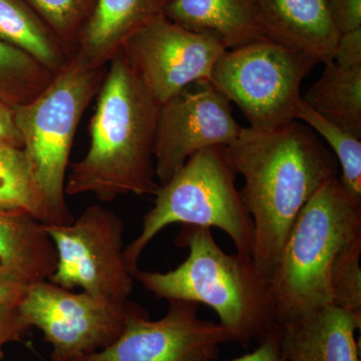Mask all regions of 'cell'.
Masks as SVG:
<instances>
[{
    "label": "cell",
    "mask_w": 361,
    "mask_h": 361,
    "mask_svg": "<svg viewBox=\"0 0 361 361\" xmlns=\"http://www.w3.org/2000/svg\"><path fill=\"white\" fill-rule=\"evenodd\" d=\"M108 66L89 126L90 148L71 164L66 194H92L103 202L155 195L160 187L154 148L161 106L123 52Z\"/></svg>",
    "instance_id": "obj_2"
},
{
    "label": "cell",
    "mask_w": 361,
    "mask_h": 361,
    "mask_svg": "<svg viewBox=\"0 0 361 361\" xmlns=\"http://www.w3.org/2000/svg\"><path fill=\"white\" fill-rule=\"evenodd\" d=\"M225 156L244 179L240 195L253 222L252 261L271 279L301 209L325 182L338 177L336 157L298 120L274 130L243 128L225 147Z\"/></svg>",
    "instance_id": "obj_1"
},
{
    "label": "cell",
    "mask_w": 361,
    "mask_h": 361,
    "mask_svg": "<svg viewBox=\"0 0 361 361\" xmlns=\"http://www.w3.org/2000/svg\"><path fill=\"white\" fill-rule=\"evenodd\" d=\"M171 0H94L73 54L92 68H106L128 40L164 14Z\"/></svg>",
    "instance_id": "obj_15"
},
{
    "label": "cell",
    "mask_w": 361,
    "mask_h": 361,
    "mask_svg": "<svg viewBox=\"0 0 361 361\" xmlns=\"http://www.w3.org/2000/svg\"><path fill=\"white\" fill-rule=\"evenodd\" d=\"M54 73L26 52L0 39V101L11 108L39 96Z\"/></svg>",
    "instance_id": "obj_21"
},
{
    "label": "cell",
    "mask_w": 361,
    "mask_h": 361,
    "mask_svg": "<svg viewBox=\"0 0 361 361\" xmlns=\"http://www.w3.org/2000/svg\"><path fill=\"white\" fill-rule=\"evenodd\" d=\"M139 305L129 299L116 302L75 293L42 280L28 284L18 308L51 346V361H78L111 345Z\"/></svg>",
    "instance_id": "obj_9"
},
{
    "label": "cell",
    "mask_w": 361,
    "mask_h": 361,
    "mask_svg": "<svg viewBox=\"0 0 361 361\" xmlns=\"http://www.w3.org/2000/svg\"><path fill=\"white\" fill-rule=\"evenodd\" d=\"M329 7L341 35L361 30V0H329Z\"/></svg>",
    "instance_id": "obj_25"
},
{
    "label": "cell",
    "mask_w": 361,
    "mask_h": 361,
    "mask_svg": "<svg viewBox=\"0 0 361 361\" xmlns=\"http://www.w3.org/2000/svg\"><path fill=\"white\" fill-rule=\"evenodd\" d=\"M283 361H360L355 334L361 319L323 306L278 323Z\"/></svg>",
    "instance_id": "obj_13"
},
{
    "label": "cell",
    "mask_w": 361,
    "mask_h": 361,
    "mask_svg": "<svg viewBox=\"0 0 361 361\" xmlns=\"http://www.w3.org/2000/svg\"><path fill=\"white\" fill-rule=\"evenodd\" d=\"M56 259L44 224L32 214L0 210V264L32 283L49 279Z\"/></svg>",
    "instance_id": "obj_17"
},
{
    "label": "cell",
    "mask_w": 361,
    "mask_h": 361,
    "mask_svg": "<svg viewBox=\"0 0 361 361\" xmlns=\"http://www.w3.org/2000/svg\"><path fill=\"white\" fill-rule=\"evenodd\" d=\"M361 235V200L331 178L301 209L270 279L277 323L330 305L337 256Z\"/></svg>",
    "instance_id": "obj_4"
},
{
    "label": "cell",
    "mask_w": 361,
    "mask_h": 361,
    "mask_svg": "<svg viewBox=\"0 0 361 361\" xmlns=\"http://www.w3.org/2000/svg\"><path fill=\"white\" fill-rule=\"evenodd\" d=\"M0 39L30 54L54 75L71 58L25 0H0Z\"/></svg>",
    "instance_id": "obj_19"
},
{
    "label": "cell",
    "mask_w": 361,
    "mask_h": 361,
    "mask_svg": "<svg viewBox=\"0 0 361 361\" xmlns=\"http://www.w3.org/2000/svg\"><path fill=\"white\" fill-rule=\"evenodd\" d=\"M106 73V66L92 68L71 54L39 96L14 109L23 149L44 201V225H68L75 219L66 199L71 148Z\"/></svg>",
    "instance_id": "obj_5"
},
{
    "label": "cell",
    "mask_w": 361,
    "mask_h": 361,
    "mask_svg": "<svg viewBox=\"0 0 361 361\" xmlns=\"http://www.w3.org/2000/svg\"><path fill=\"white\" fill-rule=\"evenodd\" d=\"M71 56L94 0H25Z\"/></svg>",
    "instance_id": "obj_23"
},
{
    "label": "cell",
    "mask_w": 361,
    "mask_h": 361,
    "mask_svg": "<svg viewBox=\"0 0 361 361\" xmlns=\"http://www.w3.org/2000/svg\"><path fill=\"white\" fill-rule=\"evenodd\" d=\"M296 120L302 121L329 142L341 165V175L338 176V179L342 186L349 194L361 200V137L329 122L312 110L303 99L299 104Z\"/></svg>",
    "instance_id": "obj_22"
},
{
    "label": "cell",
    "mask_w": 361,
    "mask_h": 361,
    "mask_svg": "<svg viewBox=\"0 0 361 361\" xmlns=\"http://www.w3.org/2000/svg\"><path fill=\"white\" fill-rule=\"evenodd\" d=\"M175 242L189 251L184 262L167 272L137 268L135 280L158 299L209 306L243 348L262 341L278 324L269 278L249 256L226 253L211 228L183 225Z\"/></svg>",
    "instance_id": "obj_3"
},
{
    "label": "cell",
    "mask_w": 361,
    "mask_h": 361,
    "mask_svg": "<svg viewBox=\"0 0 361 361\" xmlns=\"http://www.w3.org/2000/svg\"><path fill=\"white\" fill-rule=\"evenodd\" d=\"M319 63L312 56L270 39L227 49L210 82L238 106L251 129L274 130L296 120L304 78Z\"/></svg>",
    "instance_id": "obj_7"
},
{
    "label": "cell",
    "mask_w": 361,
    "mask_h": 361,
    "mask_svg": "<svg viewBox=\"0 0 361 361\" xmlns=\"http://www.w3.org/2000/svg\"><path fill=\"white\" fill-rule=\"evenodd\" d=\"M56 252L49 281L82 288L104 300L122 302L134 289V273L125 259V223L114 211L90 205L68 225H44Z\"/></svg>",
    "instance_id": "obj_8"
},
{
    "label": "cell",
    "mask_w": 361,
    "mask_h": 361,
    "mask_svg": "<svg viewBox=\"0 0 361 361\" xmlns=\"http://www.w3.org/2000/svg\"><path fill=\"white\" fill-rule=\"evenodd\" d=\"M164 14L187 30L217 35L227 49L268 39L255 0H171Z\"/></svg>",
    "instance_id": "obj_16"
},
{
    "label": "cell",
    "mask_w": 361,
    "mask_h": 361,
    "mask_svg": "<svg viewBox=\"0 0 361 361\" xmlns=\"http://www.w3.org/2000/svg\"><path fill=\"white\" fill-rule=\"evenodd\" d=\"M242 130L229 99L210 82L190 85L160 108L154 148L159 185L202 149L232 144Z\"/></svg>",
    "instance_id": "obj_12"
},
{
    "label": "cell",
    "mask_w": 361,
    "mask_h": 361,
    "mask_svg": "<svg viewBox=\"0 0 361 361\" xmlns=\"http://www.w3.org/2000/svg\"><path fill=\"white\" fill-rule=\"evenodd\" d=\"M334 61L339 65L361 66V30L341 35Z\"/></svg>",
    "instance_id": "obj_28"
},
{
    "label": "cell",
    "mask_w": 361,
    "mask_h": 361,
    "mask_svg": "<svg viewBox=\"0 0 361 361\" xmlns=\"http://www.w3.org/2000/svg\"><path fill=\"white\" fill-rule=\"evenodd\" d=\"M0 145L23 148V137L16 125L14 109L0 101Z\"/></svg>",
    "instance_id": "obj_30"
},
{
    "label": "cell",
    "mask_w": 361,
    "mask_h": 361,
    "mask_svg": "<svg viewBox=\"0 0 361 361\" xmlns=\"http://www.w3.org/2000/svg\"><path fill=\"white\" fill-rule=\"evenodd\" d=\"M32 329L23 319L18 306L0 307V349L6 343L20 341Z\"/></svg>",
    "instance_id": "obj_26"
},
{
    "label": "cell",
    "mask_w": 361,
    "mask_h": 361,
    "mask_svg": "<svg viewBox=\"0 0 361 361\" xmlns=\"http://www.w3.org/2000/svg\"><path fill=\"white\" fill-rule=\"evenodd\" d=\"M255 6L268 39L319 63L334 61L341 33L330 16L329 0H255Z\"/></svg>",
    "instance_id": "obj_14"
},
{
    "label": "cell",
    "mask_w": 361,
    "mask_h": 361,
    "mask_svg": "<svg viewBox=\"0 0 361 361\" xmlns=\"http://www.w3.org/2000/svg\"><path fill=\"white\" fill-rule=\"evenodd\" d=\"M28 284L20 274L0 264V307L18 306L25 295Z\"/></svg>",
    "instance_id": "obj_27"
},
{
    "label": "cell",
    "mask_w": 361,
    "mask_h": 361,
    "mask_svg": "<svg viewBox=\"0 0 361 361\" xmlns=\"http://www.w3.org/2000/svg\"><path fill=\"white\" fill-rule=\"evenodd\" d=\"M226 51L217 35L187 30L161 14L133 35L122 52L161 106L190 85L210 82L214 66Z\"/></svg>",
    "instance_id": "obj_10"
},
{
    "label": "cell",
    "mask_w": 361,
    "mask_h": 361,
    "mask_svg": "<svg viewBox=\"0 0 361 361\" xmlns=\"http://www.w3.org/2000/svg\"><path fill=\"white\" fill-rule=\"evenodd\" d=\"M235 176L226 160L225 147H210L191 157L157 190L141 233L126 246L130 271L139 268L142 252L152 240L177 223L218 228L230 237L238 253L251 257L253 222L235 185Z\"/></svg>",
    "instance_id": "obj_6"
},
{
    "label": "cell",
    "mask_w": 361,
    "mask_h": 361,
    "mask_svg": "<svg viewBox=\"0 0 361 361\" xmlns=\"http://www.w3.org/2000/svg\"><path fill=\"white\" fill-rule=\"evenodd\" d=\"M322 77L302 99L312 110L346 132L361 137V66L324 63Z\"/></svg>",
    "instance_id": "obj_18"
},
{
    "label": "cell",
    "mask_w": 361,
    "mask_h": 361,
    "mask_svg": "<svg viewBox=\"0 0 361 361\" xmlns=\"http://www.w3.org/2000/svg\"><path fill=\"white\" fill-rule=\"evenodd\" d=\"M229 361H283L280 350L279 325L271 330L253 351Z\"/></svg>",
    "instance_id": "obj_29"
},
{
    "label": "cell",
    "mask_w": 361,
    "mask_h": 361,
    "mask_svg": "<svg viewBox=\"0 0 361 361\" xmlns=\"http://www.w3.org/2000/svg\"><path fill=\"white\" fill-rule=\"evenodd\" d=\"M168 312L152 320L141 306L109 348L78 361H216L220 346L232 342L219 322L199 315V304L169 301Z\"/></svg>",
    "instance_id": "obj_11"
},
{
    "label": "cell",
    "mask_w": 361,
    "mask_h": 361,
    "mask_svg": "<svg viewBox=\"0 0 361 361\" xmlns=\"http://www.w3.org/2000/svg\"><path fill=\"white\" fill-rule=\"evenodd\" d=\"M0 210L30 213L44 224V201L23 148L0 145Z\"/></svg>",
    "instance_id": "obj_20"
},
{
    "label": "cell",
    "mask_w": 361,
    "mask_h": 361,
    "mask_svg": "<svg viewBox=\"0 0 361 361\" xmlns=\"http://www.w3.org/2000/svg\"><path fill=\"white\" fill-rule=\"evenodd\" d=\"M361 235L337 256L330 273L332 305L361 319Z\"/></svg>",
    "instance_id": "obj_24"
}]
</instances>
